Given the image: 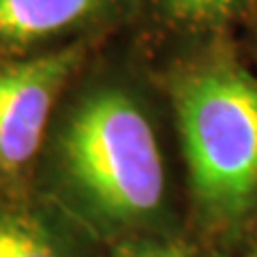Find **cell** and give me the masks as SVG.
<instances>
[{
    "label": "cell",
    "instance_id": "6da1fadb",
    "mask_svg": "<svg viewBox=\"0 0 257 257\" xmlns=\"http://www.w3.org/2000/svg\"><path fill=\"white\" fill-rule=\"evenodd\" d=\"M62 155L77 189L107 219L138 221L161 206V150L148 118L126 94L90 96L71 118Z\"/></svg>",
    "mask_w": 257,
    "mask_h": 257
},
{
    "label": "cell",
    "instance_id": "3957f363",
    "mask_svg": "<svg viewBox=\"0 0 257 257\" xmlns=\"http://www.w3.org/2000/svg\"><path fill=\"white\" fill-rule=\"evenodd\" d=\"M77 50L0 67V170L18 172L37 155L43 131Z\"/></svg>",
    "mask_w": 257,
    "mask_h": 257
},
{
    "label": "cell",
    "instance_id": "277c9868",
    "mask_svg": "<svg viewBox=\"0 0 257 257\" xmlns=\"http://www.w3.org/2000/svg\"><path fill=\"white\" fill-rule=\"evenodd\" d=\"M103 0H0V41L32 43L92 13Z\"/></svg>",
    "mask_w": 257,
    "mask_h": 257
},
{
    "label": "cell",
    "instance_id": "5b68a950",
    "mask_svg": "<svg viewBox=\"0 0 257 257\" xmlns=\"http://www.w3.org/2000/svg\"><path fill=\"white\" fill-rule=\"evenodd\" d=\"M0 257H64V253L32 219L0 214Z\"/></svg>",
    "mask_w": 257,
    "mask_h": 257
},
{
    "label": "cell",
    "instance_id": "8992f818",
    "mask_svg": "<svg viewBox=\"0 0 257 257\" xmlns=\"http://www.w3.org/2000/svg\"><path fill=\"white\" fill-rule=\"evenodd\" d=\"M238 0H167L170 9L187 22H214L225 18Z\"/></svg>",
    "mask_w": 257,
    "mask_h": 257
},
{
    "label": "cell",
    "instance_id": "7a4b0ae2",
    "mask_svg": "<svg viewBox=\"0 0 257 257\" xmlns=\"http://www.w3.org/2000/svg\"><path fill=\"white\" fill-rule=\"evenodd\" d=\"M176 111L197 197L240 212L257 193V88L236 71L208 69L180 84Z\"/></svg>",
    "mask_w": 257,
    "mask_h": 257
},
{
    "label": "cell",
    "instance_id": "52a82bcc",
    "mask_svg": "<svg viewBox=\"0 0 257 257\" xmlns=\"http://www.w3.org/2000/svg\"><path fill=\"white\" fill-rule=\"evenodd\" d=\"M111 257H197L187 246L159 240H138V242L120 244Z\"/></svg>",
    "mask_w": 257,
    "mask_h": 257
}]
</instances>
